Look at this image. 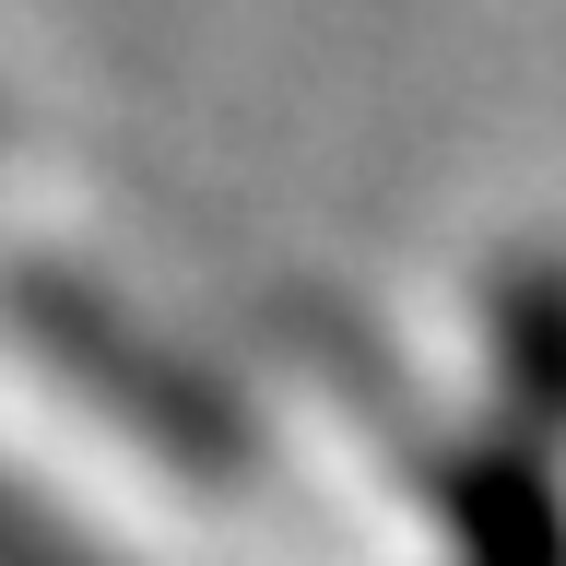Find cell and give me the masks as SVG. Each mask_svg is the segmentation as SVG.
<instances>
[{"label": "cell", "instance_id": "obj_1", "mask_svg": "<svg viewBox=\"0 0 566 566\" xmlns=\"http://www.w3.org/2000/svg\"><path fill=\"white\" fill-rule=\"evenodd\" d=\"M495 354H507V424L566 449V260H531L495 307Z\"/></svg>", "mask_w": 566, "mask_h": 566}]
</instances>
